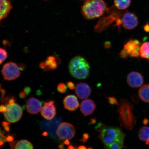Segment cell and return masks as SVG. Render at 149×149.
<instances>
[{
	"instance_id": "cell-1",
	"label": "cell",
	"mask_w": 149,
	"mask_h": 149,
	"mask_svg": "<svg viewBox=\"0 0 149 149\" xmlns=\"http://www.w3.org/2000/svg\"><path fill=\"white\" fill-rule=\"evenodd\" d=\"M107 10L104 0H86L81 7L83 16L87 19H92L103 15Z\"/></svg>"
},
{
	"instance_id": "cell-2",
	"label": "cell",
	"mask_w": 149,
	"mask_h": 149,
	"mask_svg": "<svg viewBox=\"0 0 149 149\" xmlns=\"http://www.w3.org/2000/svg\"><path fill=\"white\" fill-rule=\"evenodd\" d=\"M70 74L74 78L84 79L88 77L90 72V66L84 57L77 56L70 61L69 64Z\"/></svg>"
},
{
	"instance_id": "cell-3",
	"label": "cell",
	"mask_w": 149,
	"mask_h": 149,
	"mask_svg": "<svg viewBox=\"0 0 149 149\" xmlns=\"http://www.w3.org/2000/svg\"><path fill=\"white\" fill-rule=\"evenodd\" d=\"M97 130L100 132L99 137L106 146L116 141L124 142L125 135L120 128L108 127L101 125Z\"/></svg>"
},
{
	"instance_id": "cell-4",
	"label": "cell",
	"mask_w": 149,
	"mask_h": 149,
	"mask_svg": "<svg viewBox=\"0 0 149 149\" xmlns=\"http://www.w3.org/2000/svg\"><path fill=\"white\" fill-rule=\"evenodd\" d=\"M118 111L121 126L128 130H132L136 121L131 104L126 100H121Z\"/></svg>"
},
{
	"instance_id": "cell-5",
	"label": "cell",
	"mask_w": 149,
	"mask_h": 149,
	"mask_svg": "<svg viewBox=\"0 0 149 149\" xmlns=\"http://www.w3.org/2000/svg\"><path fill=\"white\" fill-rule=\"evenodd\" d=\"M22 69L16 63L10 61L3 65L1 72L3 79L10 81L19 77L21 74L20 70Z\"/></svg>"
},
{
	"instance_id": "cell-6",
	"label": "cell",
	"mask_w": 149,
	"mask_h": 149,
	"mask_svg": "<svg viewBox=\"0 0 149 149\" xmlns=\"http://www.w3.org/2000/svg\"><path fill=\"white\" fill-rule=\"evenodd\" d=\"M6 109L3 113V115L8 122L15 123L20 120L23 115V111L22 107L19 104L14 103L5 105Z\"/></svg>"
},
{
	"instance_id": "cell-7",
	"label": "cell",
	"mask_w": 149,
	"mask_h": 149,
	"mask_svg": "<svg viewBox=\"0 0 149 149\" xmlns=\"http://www.w3.org/2000/svg\"><path fill=\"white\" fill-rule=\"evenodd\" d=\"M76 133L75 128L73 125L67 122H63L58 127L56 134L61 140L73 139Z\"/></svg>"
},
{
	"instance_id": "cell-8",
	"label": "cell",
	"mask_w": 149,
	"mask_h": 149,
	"mask_svg": "<svg viewBox=\"0 0 149 149\" xmlns=\"http://www.w3.org/2000/svg\"><path fill=\"white\" fill-rule=\"evenodd\" d=\"M121 24L125 29L131 30L136 27L139 24L137 17L133 13L126 12L121 18Z\"/></svg>"
},
{
	"instance_id": "cell-9",
	"label": "cell",
	"mask_w": 149,
	"mask_h": 149,
	"mask_svg": "<svg viewBox=\"0 0 149 149\" xmlns=\"http://www.w3.org/2000/svg\"><path fill=\"white\" fill-rule=\"evenodd\" d=\"M140 45L138 40L131 39L125 44L124 49L127 52L130 57H139L140 56Z\"/></svg>"
},
{
	"instance_id": "cell-10",
	"label": "cell",
	"mask_w": 149,
	"mask_h": 149,
	"mask_svg": "<svg viewBox=\"0 0 149 149\" xmlns=\"http://www.w3.org/2000/svg\"><path fill=\"white\" fill-rule=\"evenodd\" d=\"M41 114L45 118L51 120L55 117L56 113L55 102L53 101L44 102V105L40 110Z\"/></svg>"
},
{
	"instance_id": "cell-11",
	"label": "cell",
	"mask_w": 149,
	"mask_h": 149,
	"mask_svg": "<svg viewBox=\"0 0 149 149\" xmlns=\"http://www.w3.org/2000/svg\"><path fill=\"white\" fill-rule=\"evenodd\" d=\"M127 81L130 87L137 88L141 86L144 81L141 74L136 72H132L128 74Z\"/></svg>"
},
{
	"instance_id": "cell-12",
	"label": "cell",
	"mask_w": 149,
	"mask_h": 149,
	"mask_svg": "<svg viewBox=\"0 0 149 149\" xmlns=\"http://www.w3.org/2000/svg\"><path fill=\"white\" fill-rule=\"evenodd\" d=\"M75 89L76 94L81 100L88 98L92 93L91 87L86 83L81 82L77 84Z\"/></svg>"
},
{
	"instance_id": "cell-13",
	"label": "cell",
	"mask_w": 149,
	"mask_h": 149,
	"mask_svg": "<svg viewBox=\"0 0 149 149\" xmlns=\"http://www.w3.org/2000/svg\"><path fill=\"white\" fill-rule=\"evenodd\" d=\"M63 104L65 109L71 111H76L79 105L77 97L73 95L65 97L63 100Z\"/></svg>"
},
{
	"instance_id": "cell-14",
	"label": "cell",
	"mask_w": 149,
	"mask_h": 149,
	"mask_svg": "<svg viewBox=\"0 0 149 149\" xmlns=\"http://www.w3.org/2000/svg\"><path fill=\"white\" fill-rule=\"evenodd\" d=\"M58 58L55 56L48 57L45 61L39 65L40 68L45 71L56 69L59 64Z\"/></svg>"
},
{
	"instance_id": "cell-15",
	"label": "cell",
	"mask_w": 149,
	"mask_h": 149,
	"mask_svg": "<svg viewBox=\"0 0 149 149\" xmlns=\"http://www.w3.org/2000/svg\"><path fill=\"white\" fill-rule=\"evenodd\" d=\"M42 104L40 100L35 98H29L26 103L27 111L29 113L36 114L40 112L42 109Z\"/></svg>"
},
{
	"instance_id": "cell-16",
	"label": "cell",
	"mask_w": 149,
	"mask_h": 149,
	"mask_svg": "<svg viewBox=\"0 0 149 149\" xmlns=\"http://www.w3.org/2000/svg\"><path fill=\"white\" fill-rule=\"evenodd\" d=\"M96 107V104L93 100L86 99L81 102L80 105V109L84 116H86L92 114Z\"/></svg>"
},
{
	"instance_id": "cell-17",
	"label": "cell",
	"mask_w": 149,
	"mask_h": 149,
	"mask_svg": "<svg viewBox=\"0 0 149 149\" xmlns=\"http://www.w3.org/2000/svg\"><path fill=\"white\" fill-rule=\"evenodd\" d=\"M12 8L9 0H0V21L6 17Z\"/></svg>"
},
{
	"instance_id": "cell-18",
	"label": "cell",
	"mask_w": 149,
	"mask_h": 149,
	"mask_svg": "<svg viewBox=\"0 0 149 149\" xmlns=\"http://www.w3.org/2000/svg\"><path fill=\"white\" fill-rule=\"evenodd\" d=\"M139 97L143 101L149 103V84L141 86L139 91Z\"/></svg>"
},
{
	"instance_id": "cell-19",
	"label": "cell",
	"mask_w": 149,
	"mask_h": 149,
	"mask_svg": "<svg viewBox=\"0 0 149 149\" xmlns=\"http://www.w3.org/2000/svg\"><path fill=\"white\" fill-rule=\"evenodd\" d=\"M140 56L143 58L149 60V42H143L139 49Z\"/></svg>"
},
{
	"instance_id": "cell-20",
	"label": "cell",
	"mask_w": 149,
	"mask_h": 149,
	"mask_svg": "<svg viewBox=\"0 0 149 149\" xmlns=\"http://www.w3.org/2000/svg\"><path fill=\"white\" fill-rule=\"evenodd\" d=\"M139 137L141 141H147L149 140V127L143 126L139 131Z\"/></svg>"
},
{
	"instance_id": "cell-21",
	"label": "cell",
	"mask_w": 149,
	"mask_h": 149,
	"mask_svg": "<svg viewBox=\"0 0 149 149\" xmlns=\"http://www.w3.org/2000/svg\"><path fill=\"white\" fill-rule=\"evenodd\" d=\"M33 148L32 144L26 140H21L19 141H17L14 147V149H32Z\"/></svg>"
},
{
	"instance_id": "cell-22",
	"label": "cell",
	"mask_w": 149,
	"mask_h": 149,
	"mask_svg": "<svg viewBox=\"0 0 149 149\" xmlns=\"http://www.w3.org/2000/svg\"><path fill=\"white\" fill-rule=\"evenodd\" d=\"M131 1V0H114L115 6L120 10H124L128 8Z\"/></svg>"
},
{
	"instance_id": "cell-23",
	"label": "cell",
	"mask_w": 149,
	"mask_h": 149,
	"mask_svg": "<svg viewBox=\"0 0 149 149\" xmlns=\"http://www.w3.org/2000/svg\"><path fill=\"white\" fill-rule=\"evenodd\" d=\"M124 142L116 141L108 146H106L107 148L111 149H120L124 147Z\"/></svg>"
},
{
	"instance_id": "cell-24",
	"label": "cell",
	"mask_w": 149,
	"mask_h": 149,
	"mask_svg": "<svg viewBox=\"0 0 149 149\" xmlns=\"http://www.w3.org/2000/svg\"><path fill=\"white\" fill-rule=\"evenodd\" d=\"M7 52L2 48H0V65L1 64L7 57Z\"/></svg>"
},
{
	"instance_id": "cell-25",
	"label": "cell",
	"mask_w": 149,
	"mask_h": 149,
	"mask_svg": "<svg viewBox=\"0 0 149 149\" xmlns=\"http://www.w3.org/2000/svg\"><path fill=\"white\" fill-rule=\"evenodd\" d=\"M57 89L59 92L63 94L66 92L67 87L64 83H61L58 85Z\"/></svg>"
},
{
	"instance_id": "cell-26",
	"label": "cell",
	"mask_w": 149,
	"mask_h": 149,
	"mask_svg": "<svg viewBox=\"0 0 149 149\" xmlns=\"http://www.w3.org/2000/svg\"><path fill=\"white\" fill-rule=\"evenodd\" d=\"M6 137L2 133L1 128H0V148L4 144V143L6 141Z\"/></svg>"
},
{
	"instance_id": "cell-27",
	"label": "cell",
	"mask_w": 149,
	"mask_h": 149,
	"mask_svg": "<svg viewBox=\"0 0 149 149\" xmlns=\"http://www.w3.org/2000/svg\"><path fill=\"white\" fill-rule=\"evenodd\" d=\"M109 102L110 104L111 105H118V102L116 98L113 97H108Z\"/></svg>"
},
{
	"instance_id": "cell-28",
	"label": "cell",
	"mask_w": 149,
	"mask_h": 149,
	"mask_svg": "<svg viewBox=\"0 0 149 149\" xmlns=\"http://www.w3.org/2000/svg\"><path fill=\"white\" fill-rule=\"evenodd\" d=\"M120 56L121 58H127L129 56L127 52L124 49L122 50L120 52Z\"/></svg>"
},
{
	"instance_id": "cell-29",
	"label": "cell",
	"mask_w": 149,
	"mask_h": 149,
	"mask_svg": "<svg viewBox=\"0 0 149 149\" xmlns=\"http://www.w3.org/2000/svg\"><path fill=\"white\" fill-rule=\"evenodd\" d=\"M67 85L68 88L70 89V90H73V89L75 88L76 86L75 85L72 81H70L68 82L67 83Z\"/></svg>"
},
{
	"instance_id": "cell-30",
	"label": "cell",
	"mask_w": 149,
	"mask_h": 149,
	"mask_svg": "<svg viewBox=\"0 0 149 149\" xmlns=\"http://www.w3.org/2000/svg\"><path fill=\"white\" fill-rule=\"evenodd\" d=\"M89 135L88 134L85 133L83 135V137L81 140V141H82L83 143L86 142L87 140L89 139Z\"/></svg>"
},
{
	"instance_id": "cell-31",
	"label": "cell",
	"mask_w": 149,
	"mask_h": 149,
	"mask_svg": "<svg viewBox=\"0 0 149 149\" xmlns=\"http://www.w3.org/2000/svg\"><path fill=\"white\" fill-rule=\"evenodd\" d=\"M31 89L29 87H26L24 89V92L26 93L27 95L31 93Z\"/></svg>"
},
{
	"instance_id": "cell-32",
	"label": "cell",
	"mask_w": 149,
	"mask_h": 149,
	"mask_svg": "<svg viewBox=\"0 0 149 149\" xmlns=\"http://www.w3.org/2000/svg\"><path fill=\"white\" fill-rule=\"evenodd\" d=\"M15 98L14 97H12L10 98V97L8 100L7 104L12 105V104H14L15 102Z\"/></svg>"
},
{
	"instance_id": "cell-33",
	"label": "cell",
	"mask_w": 149,
	"mask_h": 149,
	"mask_svg": "<svg viewBox=\"0 0 149 149\" xmlns=\"http://www.w3.org/2000/svg\"><path fill=\"white\" fill-rule=\"evenodd\" d=\"M6 141L8 142H12L14 140V138L12 136L10 135H8V136L6 137Z\"/></svg>"
},
{
	"instance_id": "cell-34",
	"label": "cell",
	"mask_w": 149,
	"mask_h": 149,
	"mask_svg": "<svg viewBox=\"0 0 149 149\" xmlns=\"http://www.w3.org/2000/svg\"><path fill=\"white\" fill-rule=\"evenodd\" d=\"M6 109V107L3 105H0V112L3 113Z\"/></svg>"
},
{
	"instance_id": "cell-35",
	"label": "cell",
	"mask_w": 149,
	"mask_h": 149,
	"mask_svg": "<svg viewBox=\"0 0 149 149\" xmlns=\"http://www.w3.org/2000/svg\"><path fill=\"white\" fill-rule=\"evenodd\" d=\"M10 125V123L9 122H3L2 123V126L3 128L9 126V125Z\"/></svg>"
},
{
	"instance_id": "cell-36",
	"label": "cell",
	"mask_w": 149,
	"mask_h": 149,
	"mask_svg": "<svg viewBox=\"0 0 149 149\" xmlns=\"http://www.w3.org/2000/svg\"><path fill=\"white\" fill-rule=\"evenodd\" d=\"M26 95H27L24 92H22L19 94V97L21 98H25L26 97Z\"/></svg>"
},
{
	"instance_id": "cell-37",
	"label": "cell",
	"mask_w": 149,
	"mask_h": 149,
	"mask_svg": "<svg viewBox=\"0 0 149 149\" xmlns=\"http://www.w3.org/2000/svg\"><path fill=\"white\" fill-rule=\"evenodd\" d=\"M144 29L145 31L149 32V24H147L144 27Z\"/></svg>"
},
{
	"instance_id": "cell-38",
	"label": "cell",
	"mask_w": 149,
	"mask_h": 149,
	"mask_svg": "<svg viewBox=\"0 0 149 149\" xmlns=\"http://www.w3.org/2000/svg\"><path fill=\"white\" fill-rule=\"evenodd\" d=\"M105 48H109L111 46L110 42H105Z\"/></svg>"
},
{
	"instance_id": "cell-39",
	"label": "cell",
	"mask_w": 149,
	"mask_h": 149,
	"mask_svg": "<svg viewBox=\"0 0 149 149\" xmlns=\"http://www.w3.org/2000/svg\"><path fill=\"white\" fill-rule=\"evenodd\" d=\"M69 140H65L63 143H64L65 145H70V142Z\"/></svg>"
},
{
	"instance_id": "cell-40",
	"label": "cell",
	"mask_w": 149,
	"mask_h": 149,
	"mask_svg": "<svg viewBox=\"0 0 149 149\" xmlns=\"http://www.w3.org/2000/svg\"><path fill=\"white\" fill-rule=\"evenodd\" d=\"M1 98H3V96H4V95L5 94V91L4 90H3V89H1Z\"/></svg>"
},
{
	"instance_id": "cell-41",
	"label": "cell",
	"mask_w": 149,
	"mask_h": 149,
	"mask_svg": "<svg viewBox=\"0 0 149 149\" xmlns=\"http://www.w3.org/2000/svg\"><path fill=\"white\" fill-rule=\"evenodd\" d=\"M87 148H86L85 146H84V145H81V146H79L78 147L77 149H87Z\"/></svg>"
},
{
	"instance_id": "cell-42",
	"label": "cell",
	"mask_w": 149,
	"mask_h": 149,
	"mask_svg": "<svg viewBox=\"0 0 149 149\" xmlns=\"http://www.w3.org/2000/svg\"><path fill=\"white\" fill-rule=\"evenodd\" d=\"M64 145V143H63L62 144L59 145L58 146L59 148L61 149H65Z\"/></svg>"
},
{
	"instance_id": "cell-43",
	"label": "cell",
	"mask_w": 149,
	"mask_h": 149,
	"mask_svg": "<svg viewBox=\"0 0 149 149\" xmlns=\"http://www.w3.org/2000/svg\"><path fill=\"white\" fill-rule=\"evenodd\" d=\"M68 149H75V148H74V146H73V145H70L69 146L68 148Z\"/></svg>"
},
{
	"instance_id": "cell-44",
	"label": "cell",
	"mask_w": 149,
	"mask_h": 149,
	"mask_svg": "<svg viewBox=\"0 0 149 149\" xmlns=\"http://www.w3.org/2000/svg\"><path fill=\"white\" fill-rule=\"evenodd\" d=\"M42 135L44 136H48V133L46 132H45L42 134Z\"/></svg>"
},
{
	"instance_id": "cell-45",
	"label": "cell",
	"mask_w": 149,
	"mask_h": 149,
	"mask_svg": "<svg viewBox=\"0 0 149 149\" xmlns=\"http://www.w3.org/2000/svg\"><path fill=\"white\" fill-rule=\"evenodd\" d=\"M146 144L147 145H149V140L148 141H146Z\"/></svg>"
},
{
	"instance_id": "cell-46",
	"label": "cell",
	"mask_w": 149,
	"mask_h": 149,
	"mask_svg": "<svg viewBox=\"0 0 149 149\" xmlns=\"http://www.w3.org/2000/svg\"><path fill=\"white\" fill-rule=\"evenodd\" d=\"M1 85H0V90H1Z\"/></svg>"
},
{
	"instance_id": "cell-47",
	"label": "cell",
	"mask_w": 149,
	"mask_h": 149,
	"mask_svg": "<svg viewBox=\"0 0 149 149\" xmlns=\"http://www.w3.org/2000/svg\"><path fill=\"white\" fill-rule=\"evenodd\" d=\"M44 1H47V0H44Z\"/></svg>"
}]
</instances>
